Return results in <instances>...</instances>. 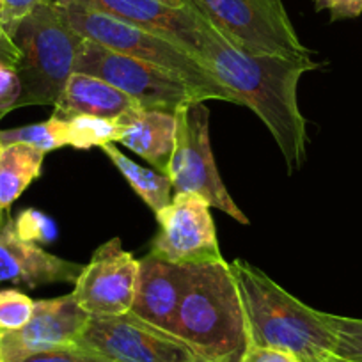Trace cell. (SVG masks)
Masks as SVG:
<instances>
[{
  "label": "cell",
  "mask_w": 362,
  "mask_h": 362,
  "mask_svg": "<svg viewBox=\"0 0 362 362\" xmlns=\"http://www.w3.org/2000/svg\"><path fill=\"white\" fill-rule=\"evenodd\" d=\"M201 61L215 78L231 90L238 105L249 107L267 124L293 174L308 156V121L298 107L302 75L320 68L308 57L249 54L229 43L204 20Z\"/></svg>",
  "instance_id": "cell-1"
},
{
  "label": "cell",
  "mask_w": 362,
  "mask_h": 362,
  "mask_svg": "<svg viewBox=\"0 0 362 362\" xmlns=\"http://www.w3.org/2000/svg\"><path fill=\"white\" fill-rule=\"evenodd\" d=\"M229 268L242 298L249 344L288 351L300 362L336 355V336L323 311L305 305L247 261L235 259Z\"/></svg>",
  "instance_id": "cell-2"
},
{
  "label": "cell",
  "mask_w": 362,
  "mask_h": 362,
  "mask_svg": "<svg viewBox=\"0 0 362 362\" xmlns=\"http://www.w3.org/2000/svg\"><path fill=\"white\" fill-rule=\"evenodd\" d=\"M174 336L206 362H240L249 346L238 286L226 259L185 264Z\"/></svg>",
  "instance_id": "cell-3"
},
{
  "label": "cell",
  "mask_w": 362,
  "mask_h": 362,
  "mask_svg": "<svg viewBox=\"0 0 362 362\" xmlns=\"http://www.w3.org/2000/svg\"><path fill=\"white\" fill-rule=\"evenodd\" d=\"M20 52L16 64L22 95L20 107L52 105L61 98L83 37L61 15L55 2H47L27 13L9 33Z\"/></svg>",
  "instance_id": "cell-4"
},
{
  "label": "cell",
  "mask_w": 362,
  "mask_h": 362,
  "mask_svg": "<svg viewBox=\"0 0 362 362\" xmlns=\"http://www.w3.org/2000/svg\"><path fill=\"white\" fill-rule=\"evenodd\" d=\"M66 22L83 37L102 47L110 48L117 54L130 55L141 61L167 69L180 76L190 86L206 95L208 100L236 103L231 90L226 89L206 68L203 61L187 48L174 41L153 34L141 27L130 25L114 16L100 13L96 9L73 2V0H54Z\"/></svg>",
  "instance_id": "cell-5"
},
{
  "label": "cell",
  "mask_w": 362,
  "mask_h": 362,
  "mask_svg": "<svg viewBox=\"0 0 362 362\" xmlns=\"http://www.w3.org/2000/svg\"><path fill=\"white\" fill-rule=\"evenodd\" d=\"M75 73L98 76L123 90L141 109L176 114L180 107L206 102V95L180 76L155 64L117 54L90 40H83L75 61Z\"/></svg>",
  "instance_id": "cell-6"
},
{
  "label": "cell",
  "mask_w": 362,
  "mask_h": 362,
  "mask_svg": "<svg viewBox=\"0 0 362 362\" xmlns=\"http://www.w3.org/2000/svg\"><path fill=\"white\" fill-rule=\"evenodd\" d=\"M218 34L249 54L308 57L283 0H187Z\"/></svg>",
  "instance_id": "cell-7"
},
{
  "label": "cell",
  "mask_w": 362,
  "mask_h": 362,
  "mask_svg": "<svg viewBox=\"0 0 362 362\" xmlns=\"http://www.w3.org/2000/svg\"><path fill=\"white\" fill-rule=\"evenodd\" d=\"M176 142L167 176L174 194H196L240 224H249L218 174L210 142V110L192 102L176 110Z\"/></svg>",
  "instance_id": "cell-8"
},
{
  "label": "cell",
  "mask_w": 362,
  "mask_h": 362,
  "mask_svg": "<svg viewBox=\"0 0 362 362\" xmlns=\"http://www.w3.org/2000/svg\"><path fill=\"white\" fill-rule=\"evenodd\" d=\"M78 344L110 362H206L183 339L132 313L90 316Z\"/></svg>",
  "instance_id": "cell-9"
},
{
  "label": "cell",
  "mask_w": 362,
  "mask_h": 362,
  "mask_svg": "<svg viewBox=\"0 0 362 362\" xmlns=\"http://www.w3.org/2000/svg\"><path fill=\"white\" fill-rule=\"evenodd\" d=\"M206 199L196 194H174L156 214L158 233L151 254L176 264H197L224 259Z\"/></svg>",
  "instance_id": "cell-10"
},
{
  "label": "cell",
  "mask_w": 362,
  "mask_h": 362,
  "mask_svg": "<svg viewBox=\"0 0 362 362\" xmlns=\"http://www.w3.org/2000/svg\"><path fill=\"white\" fill-rule=\"evenodd\" d=\"M139 259L119 238L100 245L75 281L73 297L90 316H121L132 311L137 290Z\"/></svg>",
  "instance_id": "cell-11"
},
{
  "label": "cell",
  "mask_w": 362,
  "mask_h": 362,
  "mask_svg": "<svg viewBox=\"0 0 362 362\" xmlns=\"http://www.w3.org/2000/svg\"><path fill=\"white\" fill-rule=\"evenodd\" d=\"M89 318L90 315L80 308L73 293L37 300L33 318L25 327L0 332V357L9 362L27 354L76 344Z\"/></svg>",
  "instance_id": "cell-12"
},
{
  "label": "cell",
  "mask_w": 362,
  "mask_h": 362,
  "mask_svg": "<svg viewBox=\"0 0 362 362\" xmlns=\"http://www.w3.org/2000/svg\"><path fill=\"white\" fill-rule=\"evenodd\" d=\"M73 2L158 34L199 57L204 40V18L190 6L174 9L160 4L158 0H73Z\"/></svg>",
  "instance_id": "cell-13"
},
{
  "label": "cell",
  "mask_w": 362,
  "mask_h": 362,
  "mask_svg": "<svg viewBox=\"0 0 362 362\" xmlns=\"http://www.w3.org/2000/svg\"><path fill=\"white\" fill-rule=\"evenodd\" d=\"M83 264L66 261L20 238L15 218L6 211L0 218V284L11 283L34 288L57 283H75Z\"/></svg>",
  "instance_id": "cell-14"
},
{
  "label": "cell",
  "mask_w": 362,
  "mask_h": 362,
  "mask_svg": "<svg viewBox=\"0 0 362 362\" xmlns=\"http://www.w3.org/2000/svg\"><path fill=\"white\" fill-rule=\"evenodd\" d=\"M185 290V264L149 252L139 259V279L132 315L174 334L177 305Z\"/></svg>",
  "instance_id": "cell-15"
},
{
  "label": "cell",
  "mask_w": 362,
  "mask_h": 362,
  "mask_svg": "<svg viewBox=\"0 0 362 362\" xmlns=\"http://www.w3.org/2000/svg\"><path fill=\"white\" fill-rule=\"evenodd\" d=\"M121 132L117 142L167 174L176 142V116L162 110L135 109L117 117Z\"/></svg>",
  "instance_id": "cell-16"
},
{
  "label": "cell",
  "mask_w": 362,
  "mask_h": 362,
  "mask_svg": "<svg viewBox=\"0 0 362 362\" xmlns=\"http://www.w3.org/2000/svg\"><path fill=\"white\" fill-rule=\"evenodd\" d=\"M54 109L55 116L62 119H71L75 116L117 119L123 114L141 107L123 90L110 86L105 80L86 73H73Z\"/></svg>",
  "instance_id": "cell-17"
},
{
  "label": "cell",
  "mask_w": 362,
  "mask_h": 362,
  "mask_svg": "<svg viewBox=\"0 0 362 362\" xmlns=\"http://www.w3.org/2000/svg\"><path fill=\"white\" fill-rule=\"evenodd\" d=\"M45 153L29 144L0 146V208L11 204L41 176Z\"/></svg>",
  "instance_id": "cell-18"
},
{
  "label": "cell",
  "mask_w": 362,
  "mask_h": 362,
  "mask_svg": "<svg viewBox=\"0 0 362 362\" xmlns=\"http://www.w3.org/2000/svg\"><path fill=\"white\" fill-rule=\"evenodd\" d=\"M102 151L116 165V169L123 174L124 180L135 190V194L148 204L149 210H153V214H160L170 203V199H173V183H170L167 174L146 169V167L135 163L124 153H121L114 142L102 146Z\"/></svg>",
  "instance_id": "cell-19"
},
{
  "label": "cell",
  "mask_w": 362,
  "mask_h": 362,
  "mask_svg": "<svg viewBox=\"0 0 362 362\" xmlns=\"http://www.w3.org/2000/svg\"><path fill=\"white\" fill-rule=\"evenodd\" d=\"M8 144H29L47 155L68 146V121L52 114L41 123L0 130V146Z\"/></svg>",
  "instance_id": "cell-20"
},
{
  "label": "cell",
  "mask_w": 362,
  "mask_h": 362,
  "mask_svg": "<svg viewBox=\"0 0 362 362\" xmlns=\"http://www.w3.org/2000/svg\"><path fill=\"white\" fill-rule=\"evenodd\" d=\"M68 121V146L76 149L102 148L109 142H117L121 127L117 119L96 116H75Z\"/></svg>",
  "instance_id": "cell-21"
},
{
  "label": "cell",
  "mask_w": 362,
  "mask_h": 362,
  "mask_svg": "<svg viewBox=\"0 0 362 362\" xmlns=\"http://www.w3.org/2000/svg\"><path fill=\"white\" fill-rule=\"evenodd\" d=\"M336 336V355L348 362H362V320L323 313Z\"/></svg>",
  "instance_id": "cell-22"
},
{
  "label": "cell",
  "mask_w": 362,
  "mask_h": 362,
  "mask_svg": "<svg viewBox=\"0 0 362 362\" xmlns=\"http://www.w3.org/2000/svg\"><path fill=\"white\" fill-rule=\"evenodd\" d=\"M36 302L23 291L9 288L0 290V332L20 330L34 315Z\"/></svg>",
  "instance_id": "cell-23"
},
{
  "label": "cell",
  "mask_w": 362,
  "mask_h": 362,
  "mask_svg": "<svg viewBox=\"0 0 362 362\" xmlns=\"http://www.w3.org/2000/svg\"><path fill=\"white\" fill-rule=\"evenodd\" d=\"M15 229L20 238L27 240L33 243H52L57 238V226L41 211L23 210L18 217L15 218Z\"/></svg>",
  "instance_id": "cell-24"
},
{
  "label": "cell",
  "mask_w": 362,
  "mask_h": 362,
  "mask_svg": "<svg viewBox=\"0 0 362 362\" xmlns=\"http://www.w3.org/2000/svg\"><path fill=\"white\" fill-rule=\"evenodd\" d=\"M9 362H110L102 355L87 348L76 344H68V346H59L54 350L36 351V354H27L22 357H16Z\"/></svg>",
  "instance_id": "cell-25"
},
{
  "label": "cell",
  "mask_w": 362,
  "mask_h": 362,
  "mask_svg": "<svg viewBox=\"0 0 362 362\" xmlns=\"http://www.w3.org/2000/svg\"><path fill=\"white\" fill-rule=\"evenodd\" d=\"M22 83L13 66L0 62V119L11 110L18 109Z\"/></svg>",
  "instance_id": "cell-26"
},
{
  "label": "cell",
  "mask_w": 362,
  "mask_h": 362,
  "mask_svg": "<svg viewBox=\"0 0 362 362\" xmlns=\"http://www.w3.org/2000/svg\"><path fill=\"white\" fill-rule=\"evenodd\" d=\"M47 2H52V0H0V25L9 34L27 13Z\"/></svg>",
  "instance_id": "cell-27"
},
{
  "label": "cell",
  "mask_w": 362,
  "mask_h": 362,
  "mask_svg": "<svg viewBox=\"0 0 362 362\" xmlns=\"http://www.w3.org/2000/svg\"><path fill=\"white\" fill-rule=\"evenodd\" d=\"M318 11H329L332 20L357 18L362 15V0H315Z\"/></svg>",
  "instance_id": "cell-28"
},
{
  "label": "cell",
  "mask_w": 362,
  "mask_h": 362,
  "mask_svg": "<svg viewBox=\"0 0 362 362\" xmlns=\"http://www.w3.org/2000/svg\"><path fill=\"white\" fill-rule=\"evenodd\" d=\"M240 362H300L297 357L283 350H276V348L267 346H256V344H249L247 350L243 351Z\"/></svg>",
  "instance_id": "cell-29"
},
{
  "label": "cell",
  "mask_w": 362,
  "mask_h": 362,
  "mask_svg": "<svg viewBox=\"0 0 362 362\" xmlns=\"http://www.w3.org/2000/svg\"><path fill=\"white\" fill-rule=\"evenodd\" d=\"M18 61H20L18 48L15 47L11 36L8 34V30L0 25V62H4V64H9L13 66V68H16Z\"/></svg>",
  "instance_id": "cell-30"
},
{
  "label": "cell",
  "mask_w": 362,
  "mask_h": 362,
  "mask_svg": "<svg viewBox=\"0 0 362 362\" xmlns=\"http://www.w3.org/2000/svg\"><path fill=\"white\" fill-rule=\"evenodd\" d=\"M158 2L160 4L169 6V8H174V9L187 8V0H158Z\"/></svg>",
  "instance_id": "cell-31"
},
{
  "label": "cell",
  "mask_w": 362,
  "mask_h": 362,
  "mask_svg": "<svg viewBox=\"0 0 362 362\" xmlns=\"http://www.w3.org/2000/svg\"><path fill=\"white\" fill-rule=\"evenodd\" d=\"M323 362H348V361H344V358H341V357H337V355H334V357L327 358V361H323Z\"/></svg>",
  "instance_id": "cell-32"
},
{
  "label": "cell",
  "mask_w": 362,
  "mask_h": 362,
  "mask_svg": "<svg viewBox=\"0 0 362 362\" xmlns=\"http://www.w3.org/2000/svg\"><path fill=\"white\" fill-rule=\"evenodd\" d=\"M4 214H6V211L2 210V208H0V218H2V215H4Z\"/></svg>",
  "instance_id": "cell-33"
},
{
  "label": "cell",
  "mask_w": 362,
  "mask_h": 362,
  "mask_svg": "<svg viewBox=\"0 0 362 362\" xmlns=\"http://www.w3.org/2000/svg\"><path fill=\"white\" fill-rule=\"evenodd\" d=\"M0 362H4V361H2V357H0Z\"/></svg>",
  "instance_id": "cell-34"
}]
</instances>
